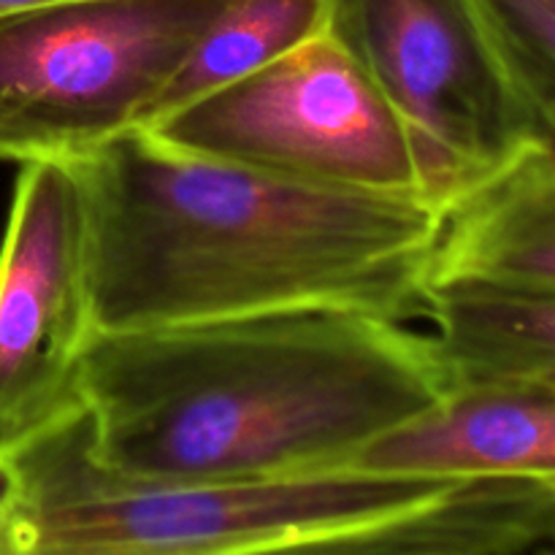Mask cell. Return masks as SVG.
Returning a JSON list of instances; mask_svg holds the SVG:
<instances>
[{
  "label": "cell",
  "mask_w": 555,
  "mask_h": 555,
  "mask_svg": "<svg viewBox=\"0 0 555 555\" xmlns=\"http://www.w3.org/2000/svg\"><path fill=\"white\" fill-rule=\"evenodd\" d=\"M328 30L401 117L442 215L531 144L466 0H328Z\"/></svg>",
  "instance_id": "5"
},
{
  "label": "cell",
  "mask_w": 555,
  "mask_h": 555,
  "mask_svg": "<svg viewBox=\"0 0 555 555\" xmlns=\"http://www.w3.org/2000/svg\"><path fill=\"white\" fill-rule=\"evenodd\" d=\"M225 0H70L0 16V160H81L144 128Z\"/></svg>",
  "instance_id": "3"
},
{
  "label": "cell",
  "mask_w": 555,
  "mask_h": 555,
  "mask_svg": "<svg viewBox=\"0 0 555 555\" xmlns=\"http://www.w3.org/2000/svg\"><path fill=\"white\" fill-rule=\"evenodd\" d=\"M92 334L287 309L426 318L442 211L341 193L128 130L81 160Z\"/></svg>",
  "instance_id": "1"
},
{
  "label": "cell",
  "mask_w": 555,
  "mask_h": 555,
  "mask_svg": "<svg viewBox=\"0 0 555 555\" xmlns=\"http://www.w3.org/2000/svg\"><path fill=\"white\" fill-rule=\"evenodd\" d=\"M531 144L555 155V0H466Z\"/></svg>",
  "instance_id": "12"
},
{
  "label": "cell",
  "mask_w": 555,
  "mask_h": 555,
  "mask_svg": "<svg viewBox=\"0 0 555 555\" xmlns=\"http://www.w3.org/2000/svg\"><path fill=\"white\" fill-rule=\"evenodd\" d=\"M347 469L442 480H526L555 491V388L529 379L455 383Z\"/></svg>",
  "instance_id": "7"
},
{
  "label": "cell",
  "mask_w": 555,
  "mask_h": 555,
  "mask_svg": "<svg viewBox=\"0 0 555 555\" xmlns=\"http://www.w3.org/2000/svg\"><path fill=\"white\" fill-rule=\"evenodd\" d=\"M434 282L555 296V155L529 144L442 217Z\"/></svg>",
  "instance_id": "8"
},
{
  "label": "cell",
  "mask_w": 555,
  "mask_h": 555,
  "mask_svg": "<svg viewBox=\"0 0 555 555\" xmlns=\"http://www.w3.org/2000/svg\"><path fill=\"white\" fill-rule=\"evenodd\" d=\"M146 130L184 152L293 182L426 201L404 122L328 25Z\"/></svg>",
  "instance_id": "4"
},
{
  "label": "cell",
  "mask_w": 555,
  "mask_h": 555,
  "mask_svg": "<svg viewBox=\"0 0 555 555\" xmlns=\"http://www.w3.org/2000/svg\"><path fill=\"white\" fill-rule=\"evenodd\" d=\"M553 540H555V529H553ZM553 553H555V547H553Z\"/></svg>",
  "instance_id": "14"
},
{
  "label": "cell",
  "mask_w": 555,
  "mask_h": 555,
  "mask_svg": "<svg viewBox=\"0 0 555 555\" xmlns=\"http://www.w3.org/2000/svg\"><path fill=\"white\" fill-rule=\"evenodd\" d=\"M426 320L450 385L529 379L555 388V296L434 282Z\"/></svg>",
  "instance_id": "10"
},
{
  "label": "cell",
  "mask_w": 555,
  "mask_h": 555,
  "mask_svg": "<svg viewBox=\"0 0 555 555\" xmlns=\"http://www.w3.org/2000/svg\"><path fill=\"white\" fill-rule=\"evenodd\" d=\"M90 215L70 160L22 163L0 244V437L57 410L92 336Z\"/></svg>",
  "instance_id": "6"
},
{
  "label": "cell",
  "mask_w": 555,
  "mask_h": 555,
  "mask_svg": "<svg viewBox=\"0 0 555 555\" xmlns=\"http://www.w3.org/2000/svg\"><path fill=\"white\" fill-rule=\"evenodd\" d=\"M542 555H555V553H553V551H551V553H542Z\"/></svg>",
  "instance_id": "15"
},
{
  "label": "cell",
  "mask_w": 555,
  "mask_h": 555,
  "mask_svg": "<svg viewBox=\"0 0 555 555\" xmlns=\"http://www.w3.org/2000/svg\"><path fill=\"white\" fill-rule=\"evenodd\" d=\"M555 491L526 480H466L437 502L247 555H520L553 537Z\"/></svg>",
  "instance_id": "9"
},
{
  "label": "cell",
  "mask_w": 555,
  "mask_h": 555,
  "mask_svg": "<svg viewBox=\"0 0 555 555\" xmlns=\"http://www.w3.org/2000/svg\"><path fill=\"white\" fill-rule=\"evenodd\" d=\"M328 25V0H225L157 98V119L236 85Z\"/></svg>",
  "instance_id": "11"
},
{
  "label": "cell",
  "mask_w": 555,
  "mask_h": 555,
  "mask_svg": "<svg viewBox=\"0 0 555 555\" xmlns=\"http://www.w3.org/2000/svg\"><path fill=\"white\" fill-rule=\"evenodd\" d=\"M450 388L431 336L352 309L92 334L70 396L92 455L135 480L347 469Z\"/></svg>",
  "instance_id": "2"
},
{
  "label": "cell",
  "mask_w": 555,
  "mask_h": 555,
  "mask_svg": "<svg viewBox=\"0 0 555 555\" xmlns=\"http://www.w3.org/2000/svg\"><path fill=\"white\" fill-rule=\"evenodd\" d=\"M57 3H70V0H0V16L16 14V11L43 9V5H57Z\"/></svg>",
  "instance_id": "13"
}]
</instances>
